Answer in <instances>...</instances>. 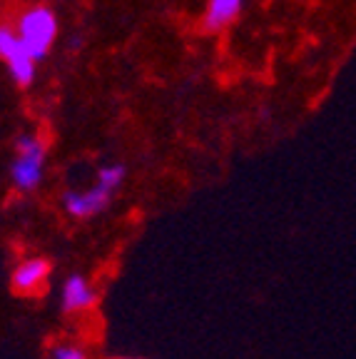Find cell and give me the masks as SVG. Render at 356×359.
I'll use <instances>...</instances> for the list:
<instances>
[{
  "mask_svg": "<svg viewBox=\"0 0 356 359\" xmlns=\"http://www.w3.org/2000/svg\"><path fill=\"white\" fill-rule=\"evenodd\" d=\"M15 30L35 60H43L50 53L57 38V15L48 6H28L15 15Z\"/></svg>",
  "mask_w": 356,
  "mask_h": 359,
  "instance_id": "1",
  "label": "cell"
},
{
  "mask_svg": "<svg viewBox=\"0 0 356 359\" xmlns=\"http://www.w3.org/2000/svg\"><path fill=\"white\" fill-rule=\"evenodd\" d=\"M45 142L38 135H20L15 140V160L11 165L13 185L20 192H30L43 182Z\"/></svg>",
  "mask_w": 356,
  "mask_h": 359,
  "instance_id": "2",
  "label": "cell"
},
{
  "mask_svg": "<svg viewBox=\"0 0 356 359\" xmlns=\"http://www.w3.org/2000/svg\"><path fill=\"white\" fill-rule=\"evenodd\" d=\"M0 60L8 65V73L15 85L28 88L35 80V57L25 48L13 22H0Z\"/></svg>",
  "mask_w": 356,
  "mask_h": 359,
  "instance_id": "3",
  "label": "cell"
},
{
  "mask_svg": "<svg viewBox=\"0 0 356 359\" xmlns=\"http://www.w3.org/2000/svg\"><path fill=\"white\" fill-rule=\"evenodd\" d=\"M110 187H105L102 182H97V185H93L90 190H70L62 195V205H65V210L73 217H93V215L102 212V210L110 205V197H112Z\"/></svg>",
  "mask_w": 356,
  "mask_h": 359,
  "instance_id": "4",
  "label": "cell"
},
{
  "mask_svg": "<svg viewBox=\"0 0 356 359\" xmlns=\"http://www.w3.org/2000/svg\"><path fill=\"white\" fill-rule=\"evenodd\" d=\"M97 304V290L90 285L88 277L70 275L62 285V312L75 314Z\"/></svg>",
  "mask_w": 356,
  "mask_h": 359,
  "instance_id": "5",
  "label": "cell"
},
{
  "mask_svg": "<svg viewBox=\"0 0 356 359\" xmlns=\"http://www.w3.org/2000/svg\"><path fill=\"white\" fill-rule=\"evenodd\" d=\"M48 275H50V262L43 257H30L22 264H18L15 272H13V290L20 292V294H33L45 285Z\"/></svg>",
  "mask_w": 356,
  "mask_h": 359,
  "instance_id": "6",
  "label": "cell"
},
{
  "mask_svg": "<svg viewBox=\"0 0 356 359\" xmlns=\"http://www.w3.org/2000/svg\"><path fill=\"white\" fill-rule=\"evenodd\" d=\"M242 6H245V0H207L202 28L207 33H219V30H224L240 18Z\"/></svg>",
  "mask_w": 356,
  "mask_h": 359,
  "instance_id": "7",
  "label": "cell"
},
{
  "mask_svg": "<svg viewBox=\"0 0 356 359\" xmlns=\"http://www.w3.org/2000/svg\"><path fill=\"white\" fill-rule=\"evenodd\" d=\"M123 180H125L123 165H107V168H102L100 172H97V182H102V185L110 187V190H117V187L123 185Z\"/></svg>",
  "mask_w": 356,
  "mask_h": 359,
  "instance_id": "8",
  "label": "cell"
},
{
  "mask_svg": "<svg viewBox=\"0 0 356 359\" xmlns=\"http://www.w3.org/2000/svg\"><path fill=\"white\" fill-rule=\"evenodd\" d=\"M53 359H88L85 352L80 347H73V344H62L53 352Z\"/></svg>",
  "mask_w": 356,
  "mask_h": 359,
  "instance_id": "9",
  "label": "cell"
}]
</instances>
